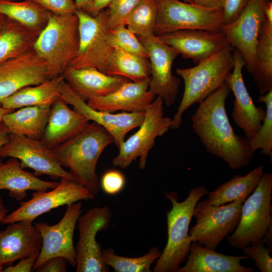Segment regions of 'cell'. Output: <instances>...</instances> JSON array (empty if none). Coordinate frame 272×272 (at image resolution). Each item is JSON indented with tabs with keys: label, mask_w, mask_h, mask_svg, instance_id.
I'll list each match as a JSON object with an SVG mask.
<instances>
[{
	"label": "cell",
	"mask_w": 272,
	"mask_h": 272,
	"mask_svg": "<svg viewBox=\"0 0 272 272\" xmlns=\"http://www.w3.org/2000/svg\"><path fill=\"white\" fill-rule=\"evenodd\" d=\"M231 92L225 82L199 103L191 119L193 130L206 150L235 170L248 165L253 153L249 139L236 134L228 118L225 103Z\"/></svg>",
	"instance_id": "cell-1"
},
{
	"label": "cell",
	"mask_w": 272,
	"mask_h": 272,
	"mask_svg": "<svg viewBox=\"0 0 272 272\" xmlns=\"http://www.w3.org/2000/svg\"><path fill=\"white\" fill-rule=\"evenodd\" d=\"M114 143L111 134L102 126L92 122L80 133L52 151L63 167L68 168L75 181L95 196L100 184L96 173L98 160L104 149Z\"/></svg>",
	"instance_id": "cell-2"
},
{
	"label": "cell",
	"mask_w": 272,
	"mask_h": 272,
	"mask_svg": "<svg viewBox=\"0 0 272 272\" xmlns=\"http://www.w3.org/2000/svg\"><path fill=\"white\" fill-rule=\"evenodd\" d=\"M208 193L205 186H197L189 191L188 196L182 201L178 200L176 192L165 193L172 203L171 209L166 214L167 241L153 268L154 272H177L185 261L191 246L189 227L194 210L200 198Z\"/></svg>",
	"instance_id": "cell-3"
},
{
	"label": "cell",
	"mask_w": 272,
	"mask_h": 272,
	"mask_svg": "<svg viewBox=\"0 0 272 272\" xmlns=\"http://www.w3.org/2000/svg\"><path fill=\"white\" fill-rule=\"evenodd\" d=\"M233 50L229 44L193 67L176 70V74L183 80L184 89L181 102L172 119L171 128H178L184 112L225 82L234 66Z\"/></svg>",
	"instance_id": "cell-4"
},
{
	"label": "cell",
	"mask_w": 272,
	"mask_h": 272,
	"mask_svg": "<svg viewBox=\"0 0 272 272\" xmlns=\"http://www.w3.org/2000/svg\"><path fill=\"white\" fill-rule=\"evenodd\" d=\"M79 44V19L77 15L52 14L33 47L46 63L48 80L62 75L76 56Z\"/></svg>",
	"instance_id": "cell-5"
},
{
	"label": "cell",
	"mask_w": 272,
	"mask_h": 272,
	"mask_svg": "<svg viewBox=\"0 0 272 272\" xmlns=\"http://www.w3.org/2000/svg\"><path fill=\"white\" fill-rule=\"evenodd\" d=\"M271 194L272 174L263 173L242 205L238 226L231 235L226 237L230 246L242 249L263 239L272 222Z\"/></svg>",
	"instance_id": "cell-6"
},
{
	"label": "cell",
	"mask_w": 272,
	"mask_h": 272,
	"mask_svg": "<svg viewBox=\"0 0 272 272\" xmlns=\"http://www.w3.org/2000/svg\"><path fill=\"white\" fill-rule=\"evenodd\" d=\"M154 35L161 36L182 30L221 32L222 9L205 8L179 0H156Z\"/></svg>",
	"instance_id": "cell-7"
},
{
	"label": "cell",
	"mask_w": 272,
	"mask_h": 272,
	"mask_svg": "<svg viewBox=\"0 0 272 272\" xmlns=\"http://www.w3.org/2000/svg\"><path fill=\"white\" fill-rule=\"evenodd\" d=\"M79 19V44L77 53L69 66L76 69L93 67L106 74L113 48L109 42L108 9L92 16L76 9Z\"/></svg>",
	"instance_id": "cell-8"
},
{
	"label": "cell",
	"mask_w": 272,
	"mask_h": 272,
	"mask_svg": "<svg viewBox=\"0 0 272 272\" xmlns=\"http://www.w3.org/2000/svg\"><path fill=\"white\" fill-rule=\"evenodd\" d=\"M163 104L162 99L157 96L148 105L140 128L118 148V154L112 160L114 166L125 169L139 158L140 168L145 169L156 139L166 133L171 127L172 119L164 116Z\"/></svg>",
	"instance_id": "cell-9"
},
{
	"label": "cell",
	"mask_w": 272,
	"mask_h": 272,
	"mask_svg": "<svg viewBox=\"0 0 272 272\" xmlns=\"http://www.w3.org/2000/svg\"><path fill=\"white\" fill-rule=\"evenodd\" d=\"M246 198L241 197L226 205L202 206L197 203L193 212L196 224L189 231L191 242L215 250L238 226Z\"/></svg>",
	"instance_id": "cell-10"
},
{
	"label": "cell",
	"mask_w": 272,
	"mask_h": 272,
	"mask_svg": "<svg viewBox=\"0 0 272 272\" xmlns=\"http://www.w3.org/2000/svg\"><path fill=\"white\" fill-rule=\"evenodd\" d=\"M112 213L105 206L94 207L82 216L77 222L79 240L75 247L77 272H108L109 266L103 261L100 245L96 241L98 232L107 230Z\"/></svg>",
	"instance_id": "cell-11"
},
{
	"label": "cell",
	"mask_w": 272,
	"mask_h": 272,
	"mask_svg": "<svg viewBox=\"0 0 272 272\" xmlns=\"http://www.w3.org/2000/svg\"><path fill=\"white\" fill-rule=\"evenodd\" d=\"M95 197L87 188L76 181L61 178L57 186L50 191H34L30 199L21 201L20 207L6 215L2 223L11 224L20 221L33 222L40 215L55 208L82 200H92Z\"/></svg>",
	"instance_id": "cell-12"
},
{
	"label": "cell",
	"mask_w": 272,
	"mask_h": 272,
	"mask_svg": "<svg viewBox=\"0 0 272 272\" xmlns=\"http://www.w3.org/2000/svg\"><path fill=\"white\" fill-rule=\"evenodd\" d=\"M5 157L17 159L22 168L33 170L37 176L47 175L55 180L67 178L75 181L60 165L52 150L41 140L10 132L9 141L0 149V158Z\"/></svg>",
	"instance_id": "cell-13"
},
{
	"label": "cell",
	"mask_w": 272,
	"mask_h": 272,
	"mask_svg": "<svg viewBox=\"0 0 272 272\" xmlns=\"http://www.w3.org/2000/svg\"><path fill=\"white\" fill-rule=\"evenodd\" d=\"M82 203L80 201L67 205L63 217L55 225H50L45 222L36 223L35 226L40 233L42 245L33 270L47 260L57 256L65 258L71 266L76 267L73 237L82 212Z\"/></svg>",
	"instance_id": "cell-14"
},
{
	"label": "cell",
	"mask_w": 272,
	"mask_h": 272,
	"mask_svg": "<svg viewBox=\"0 0 272 272\" xmlns=\"http://www.w3.org/2000/svg\"><path fill=\"white\" fill-rule=\"evenodd\" d=\"M269 0H250L239 16L223 24L221 31L230 44L242 55L247 70L252 75L256 66L258 36L264 20V8Z\"/></svg>",
	"instance_id": "cell-15"
},
{
	"label": "cell",
	"mask_w": 272,
	"mask_h": 272,
	"mask_svg": "<svg viewBox=\"0 0 272 272\" xmlns=\"http://www.w3.org/2000/svg\"><path fill=\"white\" fill-rule=\"evenodd\" d=\"M139 39L146 49L151 66L149 90L160 97L166 106H170L177 99L180 84L179 78L172 73L174 60L179 53L155 35Z\"/></svg>",
	"instance_id": "cell-16"
},
{
	"label": "cell",
	"mask_w": 272,
	"mask_h": 272,
	"mask_svg": "<svg viewBox=\"0 0 272 272\" xmlns=\"http://www.w3.org/2000/svg\"><path fill=\"white\" fill-rule=\"evenodd\" d=\"M60 98L73 109L91 120L104 127L113 137L117 148L125 140L127 133L142 123L145 112L118 113L102 111L90 107L72 90L63 79L59 86Z\"/></svg>",
	"instance_id": "cell-17"
},
{
	"label": "cell",
	"mask_w": 272,
	"mask_h": 272,
	"mask_svg": "<svg viewBox=\"0 0 272 272\" xmlns=\"http://www.w3.org/2000/svg\"><path fill=\"white\" fill-rule=\"evenodd\" d=\"M48 80L47 65L32 49L0 64V107L19 90Z\"/></svg>",
	"instance_id": "cell-18"
},
{
	"label": "cell",
	"mask_w": 272,
	"mask_h": 272,
	"mask_svg": "<svg viewBox=\"0 0 272 272\" xmlns=\"http://www.w3.org/2000/svg\"><path fill=\"white\" fill-rule=\"evenodd\" d=\"M234 66L225 82L234 93L235 100L232 112L233 119L241 129L245 137L252 138L259 129L265 116L266 111L254 104L242 76V69L245 62L240 52L234 48Z\"/></svg>",
	"instance_id": "cell-19"
},
{
	"label": "cell",
	"mask_w": 272,
	"mask_h": 272,
	"mask_svg": "<svg viewBox=\"0 0 272 272\" xmlns=\"http://www.w3.org/2000/svg\"><path fill=\"white\" fill-rule=\"evenodd\" d=\"M185 59L199 63L230 44L223 32L182 30L158 36Z\"/></svg>",
	"instance_id": "cell-20"
},
{
	"label": "cell",
	"mask_w": 272,
	"mask_h": 272,
	"mask_svg": "<svg viewBox=\"0 0 272 272\" xmlns=\"http://www.w3.org/2000/svg\"><path fill=\"white\" fill-rule=\"evenodd\" d=\"M42 239L32 222L20 221L0 231V265L9 266L17 260L40 252Z\"/></svg>",
	"instance_id": "cell-21"
},
{
	"label": "cell",
	"mask_w": 272,
	"mask_h": 272,
	"mask_svg": "<svg viewBox=\"0 0 272 272\" xmlns=\"http://www.w3.org/2000/svg\"><path fill=\"white\" fill-rule=\"evenodd\" d=\"M150 79L129 81L112 93L89 100L88 104L92 108L113 113L145 112L156 96L149 90Z\"/></svg>",
	"instance_id": "cell-22"
},
{
	"label": "cell",
	"mask_w": 272,
	"mask_h": 272,
	"mask_svg": "<svg viewBox=\"0 0 272 272\" xmlns=\"http://www.w3.org/2000/svg\"><path fill=\"white\" fill-rule=\"evenodd\" d=\"M64 81L82 99L88 102L107 95L130 80L105 74L93 67H67L62 74Z\"/></svg>",
	"instance_id": "cell-23"
},
{
	"label": "cell",
	"mask_w": 272,
	"mask_h": 272,
	"mask_svg": "<svg viewBox=\"0 0 272 272\" xmlns=\"http://www.w3.org/2000/svg\"><path fill=\"white\" fill-rule=\"evenodd\" d=\"M89 123V120L84 116L71 109L59 97L51 105L47 124L41 141L52 150L80 133Z\"/></svg>",
	"instance_id": "cell-24"
},
{
	"label": "cell",
	"mask_w": 272,
	"mask_h": 272,
	"mask_svg": "<svg viewBox=\"0 0 272 272\" xmlns=\"http://www.w3.org/2000/svg\"><path fill=\"white\" fill-rule=\"evenodd\" d=\"M248 256H232L217 252L192 242L184 266L177 272H252L250 267L241 264Z\"/></svg>",
	"instance_id": "cell-25"
},
{
	"label": "cell",
	"mask_w": 272,
	"mask_h": 272,
	"mask_svg": "<svg viewBox=\"0 0 272 272\" xmlns=\"http://www.w3.org/2000/svg\"><path fill=\"white\" fill-rule=\"evenodd\" d=\"M59 181L42 180L22 168L19 160L11 158L0 162V190H8L9 196L19 201L27 197L28 190H48L57 186Z\"/></svg>",
	"instance_id": "cell-26"
},
{
	"label": "cell",
	"mask_w": 272,
	"mask_h": 272,
	"mask_svg": "<svg viewBox=\"0 0 272 272\" xmlns=\"http://www.w3.org/2000/svg\"><path fill=\"white\" fill-rule=\"evenodd\" d=\"M51 106H26L6 114L2 121L11 133L41 140L44 134Z\"/></svg>",
	"instance_id": "cell-27"
},
{
	"label": "cell",
	"mask_w": 272,
	"mask_h": 272,
	"mask_svg": "<svg viewBox=\"0 0 272 272\" xmlns=\"http://www.w3.org/2000/svg\"><path fill=\"white\" fill-rule=\"evenodd\" d=\"M263 173V166L260 165L244 176L235 175L208 192V198L197 203L202 206H220L242 197H247L255 190Z\"/></svg>",
	"instance_id": "cell-28"
},
{
	"label": "cell",
	"mask_w": 272,
	"mask_h": 272,
	"mask_svg": "<svg viewBox=\"0 0 272 272\" xmlns=\"http://www.w3.org/2000/svg\"><path fill=\"white\" fill-rule=\"evenodd\" d=\"M62 75L39 85L24 87L3 100L2 107L15 110L26 106H51L60 97Z\"/></svg>",
	"instance_id": "cell-29"
},
{
	"label": "cell",
	"mask_w": 272,
	"mask_h": 272,
	"mask_svg": "<svg viewBox=\"0 0 272 272\" xmlns=\"http://www.w3.org/2000/svg\"><path fill=\"white\" fill-rule=\"evenodd\" d=\"M38 35L7 17L0 29V64L33 49Z\"/></svg>",
	"instance_id": "cell-30"
},
{
	"label": "cell",
	"mask_w": 272,
	"mask_h": 272,
	"mask_svg": "<svg viewBox=\"0 0 272 272\" xmlns=\"http://www.w3.org/2000/svg\"><path fill=\"white\" fill-rule=\"evenodd\" d=\"M0 13L39 34L52 14L31 0H0Z\"/></svg>",
	"instance_id": "cell-31"
},
{
	"label": "cell",
	"mask_w": 272,
	"mask_h": 272,
	"mask_svg": "<svg viewBox=\"0 0 272 272\" xmlns=\"http://www.w3.org/2000/svg\"><path fill=\"white\" fill-rule=\"evenodd\" d=\"M256 58L252 76L262 95L272 89V20L265 17L258 36Z\"/></svg>",
	"instance_id": "cell-32"
},
{
	"label": "cell",
	"mask_w": 272,
	"mask_h": 272,
	"mask_svg": "<svg viewBox=\"0 0 272 272\" xmlns=\"http://www.w3.org/2000/svg\"><path fill=\"white\" fill-rule=\"evenodd\" d=\"M150 61L147 57L115 48L110 57L106 74L125 77L138 82L150 79Z\"/></svg>",
	"instance_id": "cell-33"
},
{
	"label": "cell",
	"mask_w": 272,
	"mask_h": 272,
	"mask_svg": "<svg viewBox=\"0 0 272 272\" xmlns=\"http://www.w3.org/2000/svg\"><path fill=\"white\" fill-rule=\"evenodd\" d=\"M157 14L156 0H141L130 13L124 25L140 38L154 35Z\"/></svg>",
	"instance_id": "cell-34"
},
{
	"label": "cell",
	"mask_w": 272,
	"mask_h": 272,
	"mask_svg": "<svg viewBox=\"0 0 272 272\" xmlns=\"http://www.w3.org/2000/svg\"><path fill=\"white\" fill-rule=\"evenodd\" d=\"M159 247H152L142 256L127 257L116 254L112 248L102 250L103 261L115 272H151V265L160 256Z\"/></svg>",
	"instance_id": "cell-35"
},
{
	"label": "cell",
	"mask_w": 272,
	"mask_h": 272,
	"mask_svg": "<svg viewBox=\"0 0 272 272\" xmlns=\"http://www.w3.org/2000/svg\"><path fill=\"white\" fill-rule=\"evenodd\" d=\"M257 102L264 103L266 106V113L262 124L256 133L250 139L249 145L251 151L254 152L261 150V153L272 158V89L262 94Z\"/></svg>",
	"instance_id": "cell-36"
},
{
	"label": "cell",
	"mask_w": 272,
	"mask_h": 272,
	"mask_svg": "<svg viewBox=\"0 0 272 272\" xmlns=\"http://www.w3.org/2000/svg\"><path fill=\"white\" fill-rule=\"evenodd\" d=\"M108 41L113 48L148 58L146 48L139 38L123 24H120L109 30Z\"/></svg>",
	"instance_id": "cell-37"
},
{
	"label": "cell",
	"mask_w": 272,
	"mask_h": 272,
	"mask_svg": "<svg viewBox=\"0 0 272 272\" xmlns=\"http://www.w3.org/2000/svg\"><path fill=\"white\" fill-rule=\"evenodd\" d=\"M141 0H112L108 9L107 28L110 30L123 24L130 13Z\"/></svg>",
	"instance_id": "cell-38"
},
{
	"label": "cell",
	"mask_w": 272,
	"mask_h": 272,
	"mask_svg": "<svg viewBox=\"0 0 272 272\" xmlns=\"http://www.w3.org/2000/svg\"><path fill=\"white\" fill-rule=\"evenodd\" d=\"M262 239L255 243L243 248V251L248 258L254 261V265L261 272L272 271V257L270 251L264 246Z\"/></svg>",
	"instance_id": "cell-39"
},
{
	"label": "cell",
	"mask_w": 272,
	"mask_h": 272,
	"mask_svg": "<svg viewBox=\"0 0 272 272\" xmlns=\"http://www.w3.org/2000/svg\"><path fill=\"white\" fill-rule=\"evenodd\" d=\"M125 183L124 175L117 170H110L106 172L103 175L100 182L103 191L110 195L119 193L123 189Z\"/></svg>",
	"instance_id": "cell-40"
},
{
	"label": "cell",
	"mask_w": 272,
	"mask_h": 272,
	"mask_svg": "<svg viewBox=\"0 0 272 272\" xmlns=\"http://www.w3.org/2000/svg\"><path fill=\"white\" fill-rule=\"evenodd\" d=\"M53 14L59 16L75 14L76 10L73 0H31Z\"/></svg>",
	"instance_id": "cell-41"
},
{
	"label": "cell",
	"mask_w": 272,
	"mask_h": 272,
	"mask_svg": "<svg viewBox=\"0 0 272 272\" xmlns=\"http://www.w3.org/2000/svg\"><path fill=\"white\" fill-rule=\"evenodd\" d=\"M250 0H224L222 6L223 11V24L235 20L244 10Z\"/></svg>",
	"instance_id": "cell-42"
},
{
	"label": "cell",
	"mask_w": 272,
	"mask_h": 272,
	"mask_svg": "<svg viewBox=\"0 0 272 272\" xmlns=\"http://www.w3.org/2000/svg\"><path fill=\"white\" fill-rule=\"evenodd\" d=\"M67 260L62 256L51 258L36 268L37 272H66Z\"/></svg>",
	"instance_id": "cell-43"
},
{
	"label": "cell",
	"mask_w": 272,
	"mask_h": 272,
	"mask_svg": "<svg viewBox=\"0 0 272 272\" xmlns=\"http://www.w3.org/2000/svg\"><path fill=\"white\" fill-rule=\"evenodd\" d=\"M40 252L34 253L28 256L20 259L15 265L7 266L3 272H30L33 270V266L39 256Z\"/></svg>",
	"instance_id": "cell-44"
},
{
	"label": "cell",
	"mask_w": 272,
	"mask_h": 272,
	"mask_svg": "<svg viewBox=\"0 0 272 272\" xmlns=\"http://www.w3.org/2000/svg\"><path fill=\"white\" fill-rule=\"evenodd\" d=\"M112 1L93 0L90 8L86 13L92 16L95 17L104 10V9L108 7Z\"/></svg>",
	"instance_id": "cell-45"
},
{
	"label": "cell",
	"mask_w": 272,
	"mask_h": 272,
	"mask_svg": "<svg viewBox=\"0 0 272 272\" xmlns=\"http://www.w3.org/2000/svg\"><path fill=\"white\" fill-rule=\"evenodd\" d=\"M224 0H192V4L211 9H222Z\"/></svg>",
	"instance_id": "cell-46"
},
{
	"label": "cell",
	"mask_w": 272,
	"mask_h": 272,
	"mask_svg": "<svg viewBox=\"0 0 272 272\" xmlns=\"http://www.w3.org/2000/svg\"><path fill=\"white\" fill-rule=\"evenodd\" d=\"M10 132L3 121H0V149L6 145L10 140ZM0 158V162H1Z\"/></svg>",
	"instance_id": "cell-47"
},
{
	"label": "cell",
	"mask_w": 272,
	"mask_h": 272,
	"mask_svg": "<svg viewBox=\"0 0 272 272\" xmlns=\"http://www.w3.org/2000/svg\"><path fill=\"white\" fill-rule=\"evenodd\" d=\"M263 240L267 245V248L272 251V222L268 226L264 234Z\"/></svg>",
	"instance_id": "cell-48"
},
{
	"label": "cell",
	"mask_w": 272,
	"mask_h": 272,
	"mask_svg": "<svg viewBox=\"0 0 272 272\" xmlns=\"http://www.w3.org/2000/svg\"><path fill=\"white\" fill-rule=\"evenodd\" d=\"M93 0H75L76 9L81 10L85 12L90 8Z\"/></svg>",
	"instance_id": "cell-49"
},
{
	"label": "cell",
	"mask_w": 272,
	"mask_h": 272,
	"mask_svg": "<svg viewBox=\"0 0 272 272\" xmlns=\"http://www.w3.org/2000/svg\"><path fill=\"white\" fill-rule=\"evenodd\" d=\"M9 210L4 205L3 199L0 195V224L4 218L6 216Z\"/></svg>",
	"instance_id": "cell-50"
},
{
	"label": "cell",
	"mask_w": 272,
	"mask_h": 272,
	"mask_svg": "<svg viewBox=\"0 0 272 272\" xmlns=\"http://www.w3.org/2000/svg\"><path fill=\"white\" fill-rule=\"evenodd\" d=\"M15 110L11 109L5 108L3 107H0V121H2L4 116L10 112H12Z\"/></svg>",
	"instance_id": "cell-51"
},
{
	"label": "cell",
	"mask_w": 272,
	"mask_h": 272,
	"mask_svg": "<svg viewBox=\"0 0 272 272\" xmlns=\"http://www.w3.org/2000/svg\"><path fill=\"white\" fill-rule=\"evenodd\" d=\"M6 18L7 17L5 15L0 13V29L3 26L6 21Z\"/></svg>",
	"instance_id": "cell-52"
},
{
	"label": "cell",
	"mask_w": 272,
	"mask_h": 272,
	"mask_svg": "<svg viewBox=\"0 0 272 272\" xmlns=\"http://www.w3.org/2000/svg\"><path fill=\"white\" fill-rule=\"evenodd\" d=\"M4 269V266L0 265V272L3 271Z\"/></svg>",
	"instance_id": "cell-53"
},
{
	"label": "cell",
	"mask_w": 272,
	"mask_h": 272,
	"mask_svg": "<svg viewBox=\"0 0 272 272\" xmlns=\"http://www.w3.org/2000/svg\"><path fill=\"white\" fill-rule=\"evenodd\" d=\"M183 2L192 4V0H183Z\"/></svg>",
	"instance_id": "cell-54"
},
{
	"label": "cell",
	"mask_w": 272,
	"mask_h": 272,
	"mask_svg": "<svg viewBox=\"0 0 272 272\" xmlns=\"http://www.w3.org/2000/svg\"><path fill=\"white\" fill-rule=\"evenodd\" d=\"M8 1H17V0H8Z\"/></svg>",
	"instance_id": "cell-55"
}]
</instances>
